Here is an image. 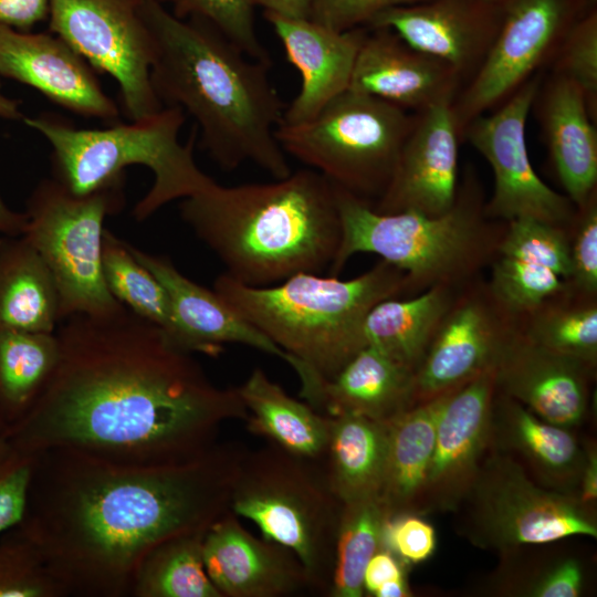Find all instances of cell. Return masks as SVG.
I'll return each mask as SVG.
<instances>
[{
    "mask_svg": "<svg viewBox=\"0 0 597 597\" xmlns=\"http://www.w3.org/2000/svg\"><path fill=\"white\" fill-rule=\"evenodd\" d=\"M55 334L50 378L3 434L20 454L65 449L121 464H172L210 449L222 423L248 418L238 387L213 384L191 353L127 307L70 316Z\"/></svg>",
    "mask_w": 597,
    "mask_h": 597,
    "instance_id": "1",
    "label": "cell"
},
{
    "mask_svg": "<svg viewBox=\"0 0 597 597\" xmlns=\"http://www.w3.org/2000/svg\"><path fill=\"white\" fill-rule=\"evenodd\" d=\"M179 19H199L218 30L245 55L272 64L255 29L252 0H156Z\"/></svg>",
    "mask_w": 597,
    "mask_h": 597,
    "instance_id": "39",
    "label": "cell"
},
{
    "mask_svg": "<svg viewBox=\"0 0 597 597\" xmlns=\"http://www.w3.org/2000/svg\"><path fill=\"white\" fill-rule=\"evenodd\" d=\"M526 338L591 368L597 358V308L583 305L547 311L535 318Z\"/></svg>",
    "mask_w": 597,
    "mask_h": 597,
    "instance_id": "38",
    "label": "cell"
},
{
    "mask_svg": "<svg viewBox=\"0 0 597 597\" xmlns=\"http://www.w3.org/2000/svg\"><path fill=\"white\" fill-rule=\"evenodd\" d=\"M245 452L216 442L193 459L144 467L43 451L31 455L18 526L66 597H130L136 572L156 546L207 532L231 510Z\"/></svg>",
    "mask_w": 597,
    "mask_h": 597,
    "instance_id": "2",
    "label": "cell"
},
{
    "mask_svg": "<svg viewBox=\"0 0 597 597\" xmlns=\"http://www.w3.org/2000/svg\"><path fill=\"white\" fill-rule=\"evenodd\" d=\"M25 227L24 212L11 209L0 195V235H22Z\"/></svg>",
    "mask_w": 597,
    "mask_h": 597,
    "instance_id": "52",
    "label": "cell"
},
{
    "mask_svg": "<svg viewBox=\"0 0 597 597\" xmlns=\"http://www.w3.org/2000/svg\"><path fill=\"white\" fill-rule=\"evenodd\" d=\"M57 358L55 332L0 325V413L7 426L28 411L50 378Z\"/></svg>",
    "mask_w": 597,
    "mask_h": 597,
    "instance_id": "33",
    "label": "cell"
},
{
    "mask_svg": "<svg viewBox=\"0 0 597 597\" xmlns=\"http://www.w3.org/2000/svg\"><path fill=\"white\" fill-rule=\"evenodd\" d=\"M31 457L15 452L0 473V534L15 526L23 517Z\"/></svg>",
    "mask_w": 597,
    "mask_h": 597,
    "instance_id": "45",
    "label": "cell"
},
{
    "mask_svg": "<svg viewBox=\"0 0 597 597\" xmlns=\"http://www.w3.org/2000/svg\"><path fill=\"white\" fill-rule=\"evenodd\" d=\"M453 102L444 98L419 112L375 210L441 216L454 206L461 128Z\"/></svg>",
    "mask_w": 597,
    "mask_h": 597,
    "instance_id": "16",
    "label": "cell"
},
{
    "mask_svg": "<svg viewBox=\"0 0 597 597\" xmlns=\"http://www.w3.org/2000/svg\"><path fill=\"white\" fill-rule=\"evenodd\" d=\"M490 443L523 460L543 486L577 495L586 449L568 428L541 419L506 396L496 404L494 399Z\"/></svg>",
    "mask_w": 597,
    "mask_h": 597,
    "instance_id": "25",
    "label": "cell"
},
{
    "mask_svg": "<svg viewBox=\"0 0 597 597\" xmlns=\"http://www.w3.org/2000/svg\"><path fill=\"white\" fill-rule=\"evenodd\" d=\"M60 298L51 271L22 235H0V325L54 333Z\"/></svg>",
    "mask_w": 597,
    "mask_h": 597,
    "instance_id": "30",
    "label": "cell"
},
{
    "mask_svg": "<svg viewBox=\"0 0 597 597\" xmlns=\"http://www.w3.org/2000/svg\"><path fill=\"white\" fill-rule=\"evenodd\" d=\"M578 498L582 502L593 505L597 499V455L593 447L586 448V461L582 472Z\"/></svg>",
    "mask_w": 597,
    "mask_h": 597,
    "instance_id": "51",
    "label": "cell"
},
{
    "mask_svg": "<svg viewBox=\"0 0 597 597\" xmlns=\"http://www.w3.org/2000/svg\"><path fill=\"white\" fill-rule=\"evenodd\" d=\"M284 48L287 61L301 75V88L284 109V124L314 117L349 86L355 59L366 34L356 28L335 31L311 19H294L265 12Z\"/></svg>",
    "mask_w": 597,
    "mask_h": 597,
    "instance_id": "21",
    "label": "cell"
},
{
    "mask_svg": "<svg viewBox=\"0 0 597 597\" xmlns=\"http://www.w3.org/2000/svg\"><path fill=\"white\" fill-rule=\"evenodd\" d=\"M583 586V569L576 558H564L546 568L526 585L531 597H577Z\"/></svg>",
    "mask_w": 597,
    "mask_h": 597,
    "instance_id": "47",
    "label": "cell"
},
{
    "mask_svg": "<svg viewBox=\"0 0 597 597\" xmlns=\"http://www.w3.org/2000/svg\"><path fill=\"white\" fill-rule=\"evenodd\" d=\"M179 213L220 260L224 274L251 286L321 273L331 268L341 244L334 185L311 168L233 187L212 179L181 199Z\"/></svg>",
    "mask_w": 597,
    "mask_h": 597,
    "instance_id": "4",
    "label": "cell"
},
{
    "mask_svg": "<svg viewBox=\"0 0 597 597\" xmlns=\"http://www.w3.org/2000/svg\"><path fill=\"white\" fill-rule=\"evenodd\" d=\"M185 118L179 107L164 106L146 118L105 128H78L51 114L23 122L50 144L53 178L75 195L123 186L129 166L149 168L153 186L133 209L134 218L143 221L212 180L193 157L197 129L185 144L179 140Z\"/></svg>",
    "mask_w": 597,
    "mask_h": 597,
    "instance_id": "6",
    "label": "cell"
},
{
    "mask_svg": "<svg viewBox=\"0 0 597 597\" xmlns=\"http://www.w3.org/2000/svg\"><path fill=\"white\" fill-rule=\"evenodd\" d=\"M413 376L410 368L365 346L325 381L320 411L331 417L352 413L389 422L413 406Z\"/></svg>",
    "mask_w": 597,
    "mask_h": 597,
    "instance_id": "26",
    "label": "cell"
},
{
    "mask_svg": "<svg viewBox=\"0 0 597 597\" xmlns=\"http://www.w3.org/2000/svg\"><path fill=\"white\" fill-rule=\"evenodd\" d=\"M389 516L379 496L343 503L328 595L362 597L369 559L383 547L384 524Z\"/></svg>",
    "mask_w": 597,
    "mask_h": 597,
    "instance_id": "36",
    "label": "cell"
},
{
    "mask_svg": "<svg viewBox=\"0 0 597 597\" xmlns=\"http://www.w3.org/2000/svg\"><path fill=\"white\" fill-rule=\"evenodd\" d=\"M495 369L449 391L440 410L419 514L455 511L491 442Z\"/></svg>",
    "mask_w": 597,
    "mask_h": 597,
    "instance_id": "15",
    "label": "cell"
},
{
    "mask_svg": "<svg viewBox=\"0 0 597 597\" xmlns=\"http://www.w3.org/2000/svg\"><path fill=\"white\" fill-rule=\"evenodd\" d=\"M446 316L415 371L413 405L495 369L512 339L500 333L478 302L468 301Z\"/></svg>",
    "mask_w": 597,
    "mask_h": 597,
    "instance_id": "24",
    "label": "cell"
},
{
    "mask_svg": "<svg viewBox=\"0 0 597 597\" xmlns=\"http://www.w3.org/2000/svg\"><path fill=\"white\" fill-rule=\"evenodd\" d=\"M499 23L500 3L426 0L385 10L367 27L390 29L409 46L448 63L462 77L476 72Z\"/></svg>",
    "mask_w": 597,
    "mask_h": 597,
    "instance_id": "18",
    "label": "cell"
},
{
    "mask_svg": "<svg viewBox=\"0 0 597 597\" xmlns=\"http://www.w3.org/2000/svg\"><path fill=\"white\" fill-rule=\"evenodd\" d=\"M238 390L248 409L247 428L252 434L295 455L324 461L331 416L289 396L258 367Z\"/></svg>",
    "mask_w": 597,
    "mask_h": 597,
    "instance_id": "28",
    "label": "cell"
},
{
    "mask_svg": "<svg viewBox=\"0 0 597 597\" xmlns=\"http://www.w3.org/2000/svg\"><path fill=\"white\" fill-rule=\"evenodd\" d=\"M538 88V78L526 82L498 112L473 118L464 132L493 171L488 212L510 221L530 217L557 224L568 218L570 205L537 176L525 140L527 116Z\"/></svg>",
    "mask_w": 597,
    "mask_h": 597,
    "instance_id": "14",
    "label": "cell"
},
{
    "mask_svg": "<svg viewBox=\"0 0 597 597\" xmlns=\"http://www.w3.org/2000/svg\"><path fill=\"white\" fill-rule=\"evenodd\" d=\"M153 40L150 77L163 106L189 114L200 144L230 171L252 163L274 179L290 175L275 129L284 105L269 78L270 64L253 60L209 23L179 19L156 0H140Z\"/></svg>",
    "mask_w": 597,
    "mask_h": 597,
    "instance_id": "3",
    "label": "cell"
},
{
    "mask_svg": "<svg viewBox=\"0 0 597 597\" xmlns=\"http://www.w3.org/2000/svg\"><path fill=\"white\" fill-rule=\"evenodd\" d=\"M133 255L146 266L166 290L188 353L217 356L223 344H242L287 363L301 375V367L286 352L240 315L213 290L184 275L166 256L143 251L128 243Z\"/></svg>",
    "mask_w": 597,
    "mask_h": 597,
    "instance_id": "22",
    "label": "cell"
},
{
    "mask_svg": "<svg viewBox=\"0 0 597 597\" xmlns=\"http://www.w3.org/2000/svg\"><path fill=\"white\" fill-rule=\"evenodd\" d=\"M408 283L402 271L381 261L349 280L304 272L268 286L247 285L222 273L213 291L296 360L301 396L318 410L325 381L365 347L366 314Z\"/></svg>",
    "mask_w": 597,
    "mask_h": 597,
    "instance_id": "5",
    "label": "cell"
},
{
    "mask_svg": "<svg viewBox=\"0 0 597 597\" xmlns=\"http://www.w3.org/2000/svg\"><path fill=\"white\" fill-rule=\"evenodd\" d=\"M20 118L23 119V115L19 101L7 96L0 83V119L18 121Z\"/></svg>",
    "mask_w": 597,
    "mask_h": 597,
    "instance_id": "53",
    "label": "cell"
},
{
    "mask_svg": "<svg viewBox=\"0 0 597 597\" xmlns=\"http://www.w3.org/2000/svg\"><path fill=\"white\" fill-rule=\"evenodd\" d=\"M448 392L416 404L388 422L386 465L379 499L389 515L419 512L437 421Z\"/></svg>",
    "mask_w": 597,
    "mask_h": 597,
    "instance_id": "29",
    "label": "cell"
},
{
    "mask_svg": "<svg viewBox=\"0 0 597 597\" xmlns=\"http://www.w3.org/2000/svg\"><path fill=\"white\" fill-rule=\"evenodd\" d=\"M436 542L433 526L419 513L389 515L384 524L383 547L406 566L422 563L432 556Z\"/></svg>",
    "mask_w": 597,
    "mask_h": 597,
    "instance_id": "43",
    "label": "cell"
},
{
    "mask_svg": "<svg viewBox=\"0 0 597 597\" xmlns=\"http://www.w3.org/2000/svg\"><path fill=\"white\" fill-rule=\"evenodd\" d=\"M587 368L526 337L512 338L495 368V383L541 419L569 428L587 409Z\"/></svg>",
    "mask_w": 597,
    "mask_h": 597,
    "instance_id": "23",
    "label": "cell"
},
{
    "mask_svg": "<svg viewBox=\"0 0 597 597\" xmlns=\"http://www.w3.org/2000/svg\"><path fill=\"white\" fill-rule=\"evenodd\" d=\"M447 292L434 286L410 300L389 297L375 304L362 325L371 346L416 371L448 311Z\"/></svg>",
    "mask_w": 597,
    "mask_h": 597,
    "instance_id": "32",
    "label": "cell"
},
{
    "mask_svg": "<svg viewBox=\"0 0 597 597\" xmlns=\"http://www.w3.org/2000/svg\"><path fill=\"white\" fill-rule=\"evenodd\" d=\"M95 70L54 33L0 25V76L39 91L81 116L119 122V108L103 90Z\"/></svg>",
    "mask_w": 597,
    "mask_h": 597,
    "instance_id": "17",
    "label": "cell"
},
{
    "mask_svg": "<svg viewBox=\"0 0 597 597\" xmlns=\"http://www.w3.org/2000/svg\"><path fill=\"white\" fill-rule=\"evenodd\" d=\"M0 597H66L18 524L0 534Z\"/></svg>",
    "mask_w": 597,
    "mask_h": 597,
    "instance_id": "37",
    "label": "cell"
},
{
    "mask_svg": "<svg viewBox=\"0 0 597 597\" xmlns=\"http://www.w3.org/2000/svg\"><path fill=\"white\" fill-rule=\"evenodd\" d=\"M48 19L52 33L115 80L129 121L164 107L151 83L153 40L140 0H52Z\"/></svg>",
    "mask_w": 597,
    "mask_h": 597,
    "instance_id": "12",
    "label": "cell"
},
{
    "mask_svg": "<svg viewBox=\"0 0 597 597\" xmlns=\"http://www.w3.org/2000/svg\"><path fill=\"white\" fill-rule=\"evenodd\" d=\"M202 557L221 597H282L310 588L295 554L253 536L231 510L207 530Z\"/></svg>",
    "mask_w": 597,
    "mask_h": 597,
    "instance_id": "19",
    "label": "cell"
},
{
    "mask_svg": "<svg viewBox=\"0 0 597 597\" xmlns=\"http://www.w3.org/2000/svg\"><path fill=\"white\" fill-rule=\"evenodd\" d=\"M367 28L349 90L419 112L455 98L461 76L451 65L412 49L390 29Z\"/></svg>",
    "mask_w": 597,
    "mask_h": 597,
    "instance_id": "20",
    "label": "cell"
},
{
    "mask_svg": "<svg viewBox=\"0 0 597 597\" xmlns=\"http://www.w3.org/2000/svg\"><path fill=\"white\" fill-rule=\"evenodd\" d=\"M8 426L4 421V419L2 418L1 413H0V434L3 436L6 430H7Z\"/></svg>",
    "mask_w": 597,
    "mask_h": 597,
    "instance_id": "55",
    "label": "cell"
},
{
    "mask_svg": "<svg viewBox=\"0 0 597 597\" xmlns=\"http://www.w3.org/2000/svg\"><path fill=\"white\" fill-rule=\"evenodd\" d=\"M558 73L583 91L590 116L597 111V11L587 10L563 38Z\"/></svg>",
    "mask_w": 597,
    "mask_h": 597,
    "instance_id": "42",
    "label": "cell"
},
{
    "mask_svg": "<svg viewBox=\"0 0 597 597\" xmlns=\"http://www.w3.org/2000/svg\"><path fill=\"white\" fill-rule=\"evenodd\" d=\"M406 565L390 551L381 547L369 559L364 573V593L375 596L379 588L395 580L405 579Z\"/></svg>",
    "mask_w": 597,
    "mask_h": 597,
    "instance_id": "49",
    "label": "cell"
},
{
    "mask_svg": "<svg viewBox=\"0 0 597 597\" xmlns=\"http://www.w3.org/2000/svg\"><path fill=\"white\" fill-rule=\"evenodd\" d=\"M489 2H493V3H501L502 0H486Z\"/></svg>",
    "mask_w": 597,
    "mask_h": 597,
    "instance_id": "56",
    "label": "cell"
},
{
    "mask_svg": "<svg viewBox=\"0 0 597 597\" xmlns=\"http://www.w3.org/2000/svg\"><path fill=\"white\" fill-rule=\"evenodd\" d=\"M52 0H0V25L30 31L49 18Z\"/></svg>",
    "mask_w": 597,
    "mask_h": 597,
    "instance_id": "48",
    "label": "cell"
},
{
    "mask_svg": "<svg viewBox=\"0 0 597 597\" xmlns=\"http://www.w3.org/2000/svg\"><path fill=\"white\" fill-rule=\"evenodd\" d=\"M510 222L501 244L502 255L545 266L562 279L572 276L570 248L556 224L530 217Z\"/></svg>",
    "mask_w": 597,
    "mask_h": 597,
    "instance_id": "40",
    "label": "cell"
},
{
    "mask_svg": "<svg viewBox=\"0 0 597 597\" xmlns=\"http://www.w3.org/2000/svg\"><path fill=\"white\" fill-rule=\"evenodd\" d=\"M426 0H313L311 20L335 31L368 25L380 12Z\"/></svg>",
    "mask_w": 597,
    "mask_h": 597,
    "instance_id": "44",
    "label": "cell"
},
{
    "mask_svg": "<svg viewBox=\"0 0 597 597\" xmlns=\"http://www.w3.org/2000/svg\"><path fill=\"white\" fill-rule=\"evenodd\" d=\"M123 186L75 195L57 180H41L27 200L23 235L51 271L60 298V321L106 316L125 306L107 289L102 269L104 220L121 211Z\"/></svg>",
    "mask_w": 597,
    "mask_h": 597,
    "instance_id": "9",
    "label": "cell"
},
{
    "mask_svg": "<svg viewBox=\"0 0 597 597\" xmlns=\"http://www.w3.org/2000/svg\"><path fill=\"white\" fill-rule=\"evenodd\" d=\"M416 117L347 88L314 117L284 124L275 137L285 154L359 198L383 195Z\"/></svg>",
    "mask_w": 597,
    "mask_h": 597,
    "instance_id": "8",
    "label": "cell"
},
{
    "mask_svg": "<svg viewBox=\"0 0 597 597\" xmlns=\"http://www.w3.org/2000/svg\"><path fill=\"white\" fill-rule=\"evenodd\" d=\"M342 506L323 462L272 443L245 452L231 496V511L292 551L310 588L323 593L331 587Z\"/></svg>",
    "mask_w": 597,
    "mask_h": 597,
    "instance_id": "7",
    "label": "cell"
},
{
    "mask_svg": "<svg viewBox=\"0 0 597 597\" xmlns=\"http://www.w3.org/2000/svg\"><path fill=\"white\" fill-rule=\"evenodd\" d=\"M15 451L11 448L3 436L0 434V473L14 457Z\"/></svg>",
    "mask_w": 597,
    "mask_h": 597,
    "instance_id": "54",
    "label": "cell"
},
{
    "mask_svg": "<svg viewBox=\"0 0 597 597\" xmlns=\"http://www.w3.org/2000/svg\"><path fill=\"white\" fill-rule=\"evenodd\" d=\"M462 503L476 546L502 553L573 536L597 537L590 504L541 486L513 457L494 450L484 458Z\"/></svg>",
    "mask_w": 597,
    "mask_h": 597,
    "instance_id": "10",
    "label": "cell"
},
{
    "mask_svg": "<svg viewBox=\"0 0 597 597\" xmlns=\"http://www.w3.org/2000/svg\"><path fill=\"white\" fill-rule=\"evenodd\" d=\"M334 188L342 237L331 275H337L354 254L368 252L402 271L408 281H434L462 268L476 245L475 216L460 201L441 216L411 210L383 213L363 198Z\"/></svg>",
    "mask_w": 597,
    "mask_h": 597,
    "instance_id": "11",
    "label": "cell"
},
{
    "mask_svg": "<svg viewBox=\"0 0 597 597\" xmlns=\"http://www.w3.org/2000/svg\"><path fill=\"white\" fill-rule=\"evenodd\" d=\"M589 199L570 249V263L576 284L585 293L594 294L597 290V208Z\"/></svg>",
    "mask_w": 597,
    "mask_h": 597,
    "instance_id": "46",
    "label": "cell"
},
{
    "mask_svg": "<svg viewBox=\"0 0 597 597\" xmlns=\"http://www.w3.org/2000/svg\"><path fill=\"white\" fill-rule=\"evenodd\" d=\"M563 289L562 277L552 270L502 255L495 264L492 290L512 311H531Z\"/></svg>",
    "mask_w": 597,
    "mask_h": 597,
    "instance_id": "41",
    "label": "cell"
},
{
    "mask_svg": "<svg viewBox=\"0 0 597 597\" xmlns=\"http://www.w3.org/2000/svg\"><path fill=\"white\" fill-rule=\"evenodd\" d=\"M387 441L388 422L352 413L332 417L323 464L342 503L379 496Z\"/></svg>",
    "mask_w": 597,
    "mask_h": 597,
    "instance_id": "31",
    "label": "cell"
},
{
    "mask_svg": "<svg viewBox=\"0 0 597 597\" xmlns=\"http://www.w3.org/2000/svg\"><path fill=\"white\" fill-rule=\"evenodd\" d=\"M265 12L294 19H311L313 0H252Z\"/></svg>",
    "mask_w": 597,
    "mask_h": 597,
    "instance_id": "50",
    "label": "cell"
},
{
    "mask_svg": "<svg viewBox=\"0 0 597 597\" xmlns=\"http://www.w3.org/2000/svg\"><path fill=\"white\" fill-rule=\"evenodd\" d=\"M205 534H184L156 546L136 572L132 596L221 597L205 568Z\"/></svg>",
    "mask_w": 597,
    "mask_h": 597,
    "instance_id": "35",
    "label": "cell"
},
{
    "mask_svg": "<svg viewBox=\"0 0 597 597\" xmlns=\"http://www.w3.org/2000/svg\"><path fill=\"white\" fill-rule=\"evenodd\" d=\"M586 11V0H502L494 40L453 102L460 128L516 88Z\"/></svg>",
    "mask_w": 597,
    "mask_h": 597,
    "instance_id": "13",
    "label": "cell"
},
{
    "mask_svg": "<svg viewBox=\"0 0 597 597\" xmlns=\"http://www.w3.org/2000/svg\"><path fill=\"white\" fill-rule=\"evenodd\" d=\"M102 269L107 289L118 302L163 329L184 349L181 331L166 290L133 255L128 242L107 229L103 234Z\"/></svg>",
    "mask_w": 597,
    "mask_h": 597,
    "instance_id": "34",
    "label": "cell"
},
{
    "mask_svg": "<svg viewBox=\"0 0 597 597\" xmlns=\"http://www.w3.org/2000/svg\"><path fill=\"white\" fill-rule=\"evenodd\" d=\"M585 95L557 74L543 106V125L559 180L572 201L584 206L597 182V133Z\"/></svg>",
    "mask_w": 597,
    "mask_h": 597,
    "instance_id": "27",
    "label": "cell"
}]
</instances>
